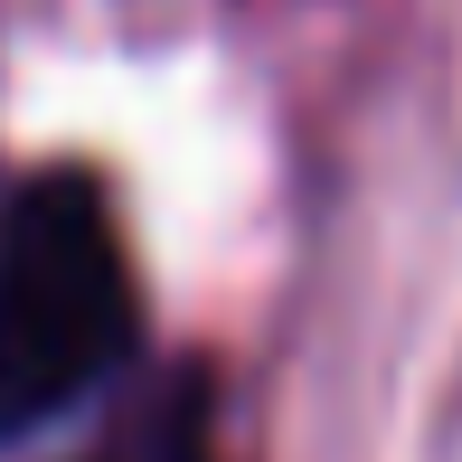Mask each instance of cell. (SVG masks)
Segmentation results:
<instances>
[{"label":"cell","instance_id":"cell-1","mask_svg":"<svg viewBox=\"0 0 462 462\" xmlns=\"http://www.w3.org/2000/svg\"><path fill=\"white\" fill-rule=\"evenodd\" d=\"M133 264L86 171H38L0 208V444L76 415L133 359Z\"/></svg>","mask_w":462,"mask_h":462}]
</instances>
